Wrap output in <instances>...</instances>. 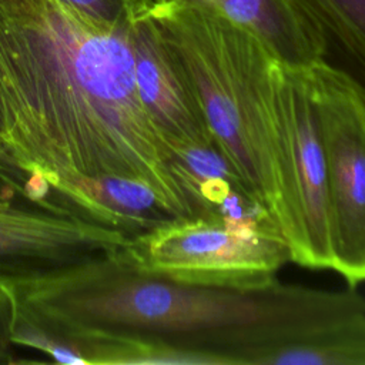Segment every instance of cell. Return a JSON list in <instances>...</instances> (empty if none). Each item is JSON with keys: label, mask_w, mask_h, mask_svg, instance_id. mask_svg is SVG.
Here are the masks:
<instances>
[{"label": "cell", "mask_w": 365, "mask_h": 365, "mask_svg": "<svg viewBox=\"0 0 365 365\" xmlns=\"http://www.w3.org/2000/svg\"><path fill=\"white\" fill-rule=\"evenodd\" d=\"M0 148L64 201L121 177L190 217L138 91L127 16L101 23L61 0H0Z\"/></svg>", "instance_id": "cell-1"}, {"label": "cell", "mask_w": 365, "mask_h": 365, "mask_svg": "<svg viewBox=\"0 0 365 365\" xmlns=\"http://www.w3.org/2000/svg\"><path fill=\"white\" fill-rule=\"evenodd\" d=\"M16 325L70 348L81 364H153L164 342L227 355L365 312L355 291L275 279L262 288L178 282L120 251L11 292Z\"/></svg>", "instance_id": "cell-2"}, {"label": "cell", "mask_w": 365, "mask_h": 365, "mask_svg": "<svg viewBox=\"0 0 365 365\" xmlns=\"http://www.w3.org/2000/svg\"><path fill=\"white\" fill-rule=\"evenodd\" d=\"M148 17L185 68L208 128L287 245L294 237L272 77L279 61L258 37L200 0L125 7Z\"/></svg>", "instance_id": "cell-3"}, {"label": "cell", "mask_w": 365, "mask_h": 365, "mask_svg": "<svg viewBox=\"0 0 365 365\" xmlns=\"http://www.w3.org/2000/svg\"><path fill=\"white\" fill-rule=\"evenodd\" d=\"M130 235L56 200L34 197L0 148V287L14 289L57 277L120 251Z\"/></svg>", "instance_id": "cell-4"}, {"label": "cell", "mask_w": 365, "mask_h": 365, "mask_svg": "<svg viewBox=\"0 0 365 365\" xmlns=\"http://www.w3.org/2000/svg\"><path fill=\"white\" fill-rule=\"evenodd\" d=\"M121 252L173 281L231 288L267 287L291 261L281 232L202 217L171 218L131 237Z\"/></svg>", "instance_id": "cell-5"}, {"label": "cell", "mask_w": 365, "mask_h": 365, "mask_svg": "<svg viewBox=\"0 0 365 365\" xmlns=\"http://www.w3.org/2000/svg\"><path fill=\"white\" fill-rule=\"evenodd\" d=\"M308 70L325 157L332 269L354 288L365 281V86L327 60Z\"/></svg>", "instance_id": "cell-6"}, {"label": "cell", "mask_w": 365, "mask_h": 365, "mask_svg": "<svg viewBox=\"0 0 365 365\" xmlns=\"http://www.w3.org/2000/svg\"><path fill=\"white\" fill-rule=\"evenodd\" d=\"M272 87L294 220L289 259L305 268L332 269L325 157L308 66L278 61Z\"/></svg>", "instance_id": "cell-7"}, {"label": "cell", "mask_w": 365, "mask_h": 365, "mask_svg": "<svg viewBox=\"0 0 365 365\" xmlns=\"http://www.w3.org/2000/svg\"><path fill=\"white\" fill-rule=\"evenodd\" d=\"M127 17L138 91L168 151L180 144L212 141L194 86L174 51L148 17Z\"/></svg>", "instance_id": "cell-8"}, {"label": "cell", "mask_w": 365, "mask_h": 365, "mask_svg": "<svg viewBox=\"0 0 365 365\" xmlns=\"http://www.w3.org/2000/svg\"><path fill=\"white\" fill-rule=\"evenodd\" d=\"M170 165L190 217L281 232L215 140L171 147Z\"/></svg>", "instance_id": "cell-9"}, {"label": "cell", "mask_w": 365, "mask_h": 365, "mask_svg": "<svg viewBox=\"0 0 365 365\" xmlns=\"http://www.w3.org/2000/svg\"><path fill=\"white\" fill-rule=\"evenodd\" d=\"M174 0H125L127 7L163 4ZM247 29L284 64L307 67L325 60L322 37L287 0H200Z\"/></svg>", "instance_id": "cell-10"}, {"label": "cell", "mask_w": 365, "mask_h": 365, "mask_svg": "<svg viewBox=\"0 0 365 365\" xmlns=\"http://www.w3.org/2000/svg\"><path fill=\"white\" fill-rule=\"evenodd\" d=\"M238 365H365V312L235 355Z\"/></svg>", "instance_id": "cell-11"}, {"label": "cell", "mask_w": 365, "mask_h": 365, "mask_svg": "<svg viewBox=\"0 0 365 365\" xmlns=\"http://www.w3.org/2000/svg\"><path fill=\"white\" fill-rule=\"evenodd\" d=\"M322 37L325 60L365 86V0H287Z\"/></svg>", "instance_id": "cell-12"}, {"label": "cell", "mask_w": 365, "mask_h": 365, "mask_svg": "<svg viewBox=\"0 0 365 365\" xmlns=\"http://www.w3.org/2000/svg\"><path fill=\"white\" fill-rule=\"evenodd\" d=\"M16 325V305L11 294L0 287V364L16 362L13 332Z\"/></svg>", "instance_id": "cell-13"}, {"label": "cell", "mask_w": 365, "mask_h": 365, "mask_svg": "<svg viewBox=\"0 0 365 365\" xmlns=\"http://www.w3.org/2000/svg\"><path fill=\"white\" fill-rule=\"evenodd\" d=\"M101 23H117L127 16L125 0H61Z\"/></svg>", "instance_id": "cell-14"}]
</instances>
